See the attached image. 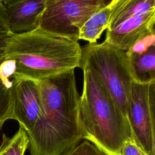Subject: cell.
<instances>
[{"label": "cell", "instance_id": "obj_1", "mask_svg": "<svg viewBox=\"0 0 155 155\" xmlns=\"http://www.w3.org/2000/svg\"><path fill=\"white\" fill-rule=\"evenodd\" d=\"M40 111L27 134L31 155H61L84 139L74 69L38 81Z\"/></svg>", "mask_w": 155, "mask_h": 155}, {"label": "cell", "instance_id": "obj_2", "mask_svg": "<svg viewBox=\"0 0 155 155\" xmlns=\"http://www.w3.org/2000/svg\"><path fill=\"white\" fill-rule=\"evenodd\" d=\"M82 47L79 42L54 37L39 28L9 35L2 59L16 63L13 76L39 81L80 68Z\"/></svg>", "mask_w": 155, "mask_h": 155}, {"label": "cell", "instance_id": "obj_3", "mask_svg": "<svg viewBox=\"0 0 155 155\" xmlns=\"http://www.w3.org/2000/svg\"><path fill=\"white\" fill-rule=\"evenodd\" d=\"M79 118L84 139L105 155H120V149L131 137L128 119L112 96L90 68L85 67Z\"/></svg>", "mask_w": 155, "mask_h": 155}, {"label": "cell", "instance_id": "obj_4", "mask_svg": "<svg viewBox=\"0 0 155 155\" xmlns=\"http://www.w3.org/2000/svg\"><path fill=\"white\" fill-rule=\"evenodd\" d=\"M91 69L101 80L123 115L127 119L128 96L133 78L129 58L122 51L104 41L82 47L80 68Z\"/></svg>", "mask_w": 155, "mask_h": 155}, {"label": "cell", "instance_id": "obj_5", "mask_svg": "<svg viewBox=\"0 0 155 155\" xmlns=\"http://www.w3.org/2000/svg\"><path fill=\"white\" fill-rule=\"evenodd\" d=\"M110 2L106 0H46L38 28L54 37L78 42L79 31L85 22Z\"/></svg>", "mask_w": 155, "mask_h": 155}, {"label": "cell", "instance_id": "obj_6", "mask_svg": "<svg viewBox=\"0 0 155 155\" xmlns=\"http://www.w3.org/2000/svg\"><path fill=\"white\" fill-rule=\"evenodd\" d=\"M154 84L131 82L127 119L131 138L147 154L155 155Z\"/></svg>", "mask_w": 155, "mask_h": 155}, {"label": "cell", "instance_id": "obj_7", "mask_svg": "<svg viewBox=\"0 0 155 155\" xmlns=\"http://www.w3.org/2000/svg\"><path fill=\"white\" fill-rule=\"evenodd\" d=\"M12 78L13 119L28 132L34 126L39 114L38 81L18 76Z\"/></svg>", "mask_w": 155, "mask_h": 155}, {"label": "cell", "instance_id": "obj_8", "mask_svg": "<svg viewBox=\"0 0 155 155\" xmlns=\"http://www.w3.org/2000/svg\"><path fill=\"white\" fill-rule=\"evenodd\" d=\"M155 10L134 16L111 30H107L105 42L124 51L147 36L155 33Z\"/></svg>", "mask_w": 155, "mask_h": 155}, {"label": "cell", "instance_id": "obj_9", "mask_svg": "<svg viewBox=\"0 0 155 155\" xmlns=\"http://www.w3.org/2000/svg\"><path fill=\"white\" fill-rule=\"evenodd\" d=\"M10 35L30 31L39 27L46 0H4Z\"/></svg>", "mask_w": 155, "mask_h": 155}, {"label": "cell", "instance_id": "obj_10", "mask_svg": "<svg viewBox=\"0 0 155 155\" xmlns=\"http://www.w3.org/2000/svg\"><path fill=\"white\" fill-rule=\"evenodd\" d=\"M155 10V0H114L107 30H111L125 20Z\"/></svg>", "mask_w": 155, "mask_h": 155}, {"label": "cell", "instance_id": "obj_11", "mask_svg": "<svg viewBox=\"0 0 155 155\" xmlns=\"http://www.w3.org/2000/svg\"><path fill=\"white\" fill-rule=\"evenodd\" d=\"M126 53L133 81L140 84L155 82V45L141 54Z\"/></svg>", "mask_w": 155, "mask_h": 155}, {"label": "cell", "instance_id": "obj_12", "mask_svg": "<svg viewBox=\"0 0 155 155\" xmlns=\"http://www.w3.org/2000/svg\"><path fill=\"white\" fill-rule=\"evenodd\" d=\"M114 2V0L110 1L107 5L91 16L80 30L79 40L88 41L89 44L96 43L103 31L108 27Z\"/></svg>", "mask_w": 155, "mask_h": 155}, {"label": "cell", "instance_id": "obj_13", "mask_svg": "<svg viewBox=\"0 0 155 155\" xmlns=\"http://www.w3.org/2000/svg\"><path fill=\"white\" fill-rule=\"evenodd\" d=\"M29 140L25 130L19 125L18 130L12 137L2 135L0 155H24L28 147Z\"/></svg>", "mask_w": 155, "mask_h": 155}, {"label": "cell", "instance_id": "obj_14", "mask_svg": "<svg viewBox=\"0 0 155 155\" xmlns=\"http://www.w3.org/2000/svg\"><path fill=\"white\" fill-rule=\"evenodd\" d=\"M8 119H13L12 87H7L0 79V130Z\"/></svg>", "mask_w": 155, "mask_h": 155}, {"label": "cell", "instance_id": "obj_15", "mask_svg": "<svg viewBox=\"0 0 155 155\" xmlns=\"http://www.w3.org/2000/svg\"><path fill=\"white\" fill-rule=\"evenodd\" d=\"M61 155H105L97 147L88 140H84L67 150Z\"/></svg>", "mask_w": 155, "mask_h": 155}, {"label": "cell", "instance_id": "obj_16", "mask_svg": "<svg viewBox=\"0 0 155 155\" xmlns=\"http://www.w3.org/2000/svg\"><path fill=\"white\" fill-rule=\"evenodd\" d=\"M16 71V63L12 59H2L0 63V79L8 88L13 86V78Z\"/></svg>", "mask_w": 155, "mask_h": 155}, {"label": "cell", "instance_id": "obj_17", "mask_svg": "<svg viewBox=\"0 0 155 155\" xmlns=\"http://www.w3.org/2000/svg\"><path fill=\"white\" fill-rule=\"evenodd\" d=\"M155 45V33L149 35L136 43L127 52L135 54H141L147 51L150 47Z\"/></svg>", "mask_w": 155, "mask_h": 155}, {"label": "cell", "instance_id": "obj_18", "mask_svg": "<svg viewBox=\"0 0 155 155\" xmlns=\"http://www.w3.org/2000/svg\"><path fill=\"white\" fill-rule=\"evenodd\" d=\"M120 155H147L131 137L122 145Z\"/></svg>", "mask_w": 155, "mask_h": 155}, {"label": "cell", "instance_id": "obj_19", "mask_svg": "<svg viewBox=\"0 0 155 155\" xmlns=\"http://www.w3.org/2000/svg\"><path fill=\"white\" fill-rule=\"evenodd\" d=\"M10 35L3 1L0 0V37H8Z\"/></svg>", "mask_w": 155, "mask_h": 155}, {"label": "cell", "instance_id": "obj_20", "mask_svg": "<svg viewBox=\"0 0 155 155\" xmlns=\"http://www.w3.org/2000/svg\"><path fill=\"white\" fill-rule=\"evenodd\" d=\"M2 56H0V63L2 62Z\"/></svg>", "mask_w": 155, "mask_h": 155}]
</instances>
